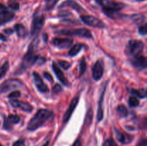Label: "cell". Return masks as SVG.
I'll return each mask as SVG.
<instances>
[{"label":"cell","mask_w":147,"mask_h":146,"mask_svg":"<svg viewBox=\"0 0 147 146\" xmlns=\"http://www.w3.org/2000/svg\"><path fill=\"white\" fill-rule=\"evenodd\" d=\"M0 40H2V41L4 42L7 41V37H6L4 34H1V33H0Z\"/></svg>","instance_id":"b9f144b4"},{"label":"cell","mask_w":147,"mask_h":146,"mask_svg":"<svg viewBox=\"0 0 147 146\" xmlns=\"http://www.w3.org/2000/svg\"><path fill=\"white\" fill-rule=\"evenodd\" d=\"M139 32L142 35H146L147 33V24H144L139 28Z\"/></svg>","instance_id":"1f68e13d"},{"label":"cell","mask_w":147,"mask_h":146,"mask_svg":"<svg viewBox=\"0 0 147 146\" xmlns=\"http://www.w3.org/2000/svg\"><path fill=\"white\" fill-rule=\"evenodd\" d=\"M96 1L102 7L104 14L111 19L119 18V11L125 7L123 3H118L111 0H96Z\"/></svg>","instance_id":"6da1fadb"},{"label":"cell","mask_w":147,"mask_h":146,"mask_svg":"<svg viewBox=\"0 0 147 146\" xmlns=\"http://www.w3.org/2000/svg\"><path fill=\"white\" fill-rule=\"evenodd\" d=\"M4 32L7 34H11L13 33V31L12 29H7L4 30Z\"/></svg>","instance_id":"ab89813d"},{"label":"cell","mask_w":147,"mask_h":146,"mask_svg":"<svg viewBox=\"0 0 147 146\" xmlns=\"http://www.w3.org/2000/svg\"><path fill=\"white\" fill-rule=\"evenodd\" d=\"M58 64L62 68H63L64 70H67V69L70 68V63L68 62L67 61H65V60H59Z\"/></svg>","instance_id":"f546056e"},{"label":"cell","mask_w":147,"mask_h":146,"mask_svg":"<svg viewBox=\"0 0 147 146\" xmlns=\"http://www.w3.org/2000/svg\"><path fill=\"white\" fill-rule=\"evenodd\" d=\"M20 95H21V92H20V91H14L9 94L8 97L9 98H11V99L17 98V97H20Z\"/></svg>","instance_id":"d6a6232c"},{"label":"cell","mask_w":147,"mask_h":146,"mask_svg":"<svg viewBox=\"0 0 147 146\" xmlns=\"http://www.w3.org/2000/svg\"><path fill=\"white\" fill-rule=\"evenodd\" d=\"M136 1H145V0H136Z\"/></svg>","instance_id":"f6af8a7d"},{"label":"cell","mask_w":147,"mask_h":146,"mask_svg":"<svg viewBox=\"0 0 147 146\" xmlns=\"http://www.w3.org/2000/svg\"><path fill=\"white\" fill-rule=\"evenodd\" d=\"M106 91V87L103 89L101 94H100V100H99L98 102V114H97V118L98 121L102 120L103 117V98H104V93Z\"/></svg>","instance_id":"d6986e66"},{"label":"cell","mask_w":147,"mask_h":146,"mask_svg":"<svg viewBox=\"0 0 147 146\" xmlns=\"http://www.w3.org/2000/svg\"><path fill=\"white\" fill-rule=\"evenodd\" d=\"M22 85L21 81L17 79H9L4 81L2 84L0 85V93L6 92L9 90H13V89L18 88Z\"/></svg>","instance_id":"52a82bcc"},{"label":"cell","mask_w":147,"mask_h":146,"mask_svg":"<svg viewBox=\"0 0 147 146\" xmlns=\"http://www.w3.org/2000/svg\"><path fill=\"white\" fill-rule=\"evenodd\" d=\"M82 21L87 25L90 27H96V28H104L106 27V24L96 17L93 16H81L80 17Z\"/></svg>","instance_id":"ba28073f"},{"label":"cell","mask_w":147,"mask_h":146,"mask_svg":"<svg viewBox=\"0 0 147 146\" xmlns=\"http://www.w3.org/2000/svg\"><path fill=\"white\" fill-rule=\"evenodd\" d=\"M14 17V14L12 11H7V10H2L0 11V25L6 24L11 21Z\"/></svg>","instance_id":"ac0fdd59"},{"label":"cell","mask_w":147,"mask_h":146,"mask_svg":"<svg viewBox=\"0 0 147 146\" xmlns=\"http://www.w3.org/2000/svg\"><path fill=\"white\" fill-rule=\"evenodd\" d=\"M116 111H117L118 115H119V116L122 117H125L129 115V111H128V109L125 107L123 104H120L117 107L116 109Z\"/></svg>","instance_id":"7402d4cb"},{"label":"cell","mask_w":147,"mask_h":146,"mask_svg":"<svg viewBox=\"0 0 147 146\" xmlns=\"http://www.w3.org/2000/svg\"><path fill=\"white\" fill-rule=\"evenodd\" d=\"M45 1L46 2H47V1H50V0H45Z\"/></svg>","instance_id":"bcb514c9"},{"label":"cell","mask_w":147,"mask_h":146,"mask_svg":"<svg viewBox=\"0 0 147 146\" xmlns=\"http://www.w3.org/2000/svg\"><path fill=\"white\" fill-rule=\"evenodd\" d=\"M131 19L136 23H141L145 19V17L143 14H134L131 17Z\"/></svg>","instance_id":"d4e9b609"},{"label":"cell","mask_w":147,"mask_h":146,"mask_svg":"<svg viewBox=\"0 0 147 146\" xmlns=\"http://www.w3.org/2000/svg\"><path fill=\"white\" fill-rule=\"evenodd\" d=\"M10 104L13 107H16V108H20L23 110V111L27 112V113H30L32 111L33 107L30 103L20 101V100H11L9 101Z\"/></svg>","instance_id":"30bf717a"},{"label":"cell","mask_w":147,"mask_h":146,"mask_svg":"<svg viewBox=\"0 0 147 146\" xmlns=\"http://www.w3.org/2000/svg\"><path fill=\"white\" fill-rule=\"evenodd\" d=\"M48 145H49V141H48V140H47V141L46 142V143H45V144L43 145L42 146H48Z\"/></svg>","instance_id":"ee69618b"},{"label":"cell","mask_w":147,"mask_h":146,"mask_svg":"<svg viewBox=\"0 0 147 146\" xmlns=\"http://www.w3.org/2000/svg\"><path fill=\"white\" fill-rule=\"evenodd\" d=\"M73 40L67 38H54L53 43L59 49H67L73 44Z\"/></svg>","instance_id":"8fae6325"},{"label":"cell","mask_w":147,"mask_h":146,"mask_svg":"<svg viewBox=\"0 0 147 146\" xmlns=\"http://www.w3.org/2000/svg\"><path fill=\"white\" fill-rule=\"evenodd\" d=\"M82 47H83V44H76L73 46L71 48V50L69 51V56H71V57H74L76 56L79 52L81 50Z\"/></svg>","instance_id":"603a6c76"},{"label":"cell","mask_w":147,"mask_h":146,"mask_svg":"<svg viewBox=\"0 0 147 146\" xmlns=\"http://www.w3.org/2000/svg\"><path fill=\"white\" fill-rule=\"evenodd\" d=\"M37 42H39V40H37V38H35L30 44L28 48V51L23 57L21 67H20L22 70H25L26 69L30 68L37 62L38 58H37V56L36 55L35 47L37 44Z\"/></svg>","instance_id":"3957f363"},{"label":"cell","mask_w":147,"mask_h":146,"mask_svg":"<svg viewBox=\"0 0 147 146\" xmlns=\"http://www.w3.org/2000/svg\"><path fill=\"white\" fill-rule=\"evenodd\" d=\"M14 30H15L16 33H17V36L19 37H25L27 35V30H26L25 27L21 24H17L14 25Z\"/></svg>","instance_id":"ffe728a7"},{"label":"cell","mask_w":147,"mask_h":146,"mask_svg":"<svg viewBox=\"0 0 147 146\" xmlns=\"http://www.w3.org/2000/svg\"><path fill=\"white\" fill-rule=\"evenodd\" d=\"M9 7L10 9H11L12 10H19L20 9V4H19L18 1H17L16 0H9L8 3Z\"/></svg>","instance_id":"4316f807"},{"label":"cell","mask_w":147,"mask_h":146,"mask_svg":"<svg viewBox=\"0 0 147 146\" xmlns=\"http://www.w3.org/2000/svg\"><path fill=\"white\" fill-rule=\"evenodd\" d=\"M4 128L6 129V130H11V124H10V123L8 121L7 117H4Z\"/></svg>","instance_id":"e575fe53"},{"label":"cell","mask_w":147,"mask_h":146,"mask_svg":"<svg viewBox=\"0 0 147 146\" xmlns=\"http://www.w3.org/2000/svg\"><path fill=\"white\" fill-rule=\"evenodd\" d=\"M56 34H63L67 36H78L81 37L91 38L90 31L87 29H61L56 31Z\"/></svg>","instance_id":"8992f818"},{"label":"cell","mask_w":147,"mask_h":146,"mask_svg":"<svg viewBox=\"0 0 147 146\" xmlns=\"http://www.w3.org/2000/svg\"><path fill=\"white\" fill-rule=\"evenodd\" d=\"M131 63L134 67L139 70H144L147 66L146 58L142 55H139L134 58H132Z\"/></svg>","instance_id":"4fadbf2b"},{"label":"cell","mask_w":147,"mask_h":146,"mask_svg":"<svg viewBox=\"0 0 147 146\" xmlns=\"http://www.w3.org/2000/svg\"><path fill=\"white\" fill-rule=\"evenodd\" d=\"M79 67H80V68H79V77H81L84 74L86 70V62L84 57H83L80 60Z\"/></svg>","instance_id":"cb8c5ba5"},{"label":"cell","mask_w":147,"mask_h":146,"mask_svg":"<svg viewBox=\"0 0 147 146\" xmlns=\"http://www.w3.org/2000/svg\"><path fill=\"white\" fill-rule=\"evenodd\" d=\"M136 146H147V140L146 138H142L138 142Z\"/></svg>","instance_id":"8d00e7d4"},{"label":"cell","mask_w":147,"mask_h":146,"mask_svg":"<svg viewBox=\"0 0 147 146\" xmlns=\"http://www.w3.org/2000/svg\"><path fill=\"white\" fill-rule=\"evenodd\" d=\"M129 104L130 107H137L138 105L139 104V101L136 97H131L129 100Z\"/></svg>","instance_id":"83f0119b"},{"label":"cell","mask_w":147,"mask_h":146,"mask_svg":"<svg viewBox=\"0 0 147 146\" xmlns=\"http://www.w3.org/2000/svg\"><path fill=\"white\" fill-rule=\"evenodd\" d=\"M78 103V97H75V98H73L72 100L70 106H69V108L67 109V110L65 112V113L64 115V117H63V123H65L68 121L69 119L71 117L72 114H73V111L76 109Z\"/></svg>","instance_id":"9a60e30c"},{"label":"cell","mask_w":147,"mask_h":146,"mask_svg":"<svg viewBox=\"0 0 147 146\" xmlns=\"http://www.w3.org/2000/svg\"><path fill=\"white\" fill-rule=\"evenodd\" d=\"M104 66L102 60H98L93 67V77L95 80L98 81L101 79L103 74Z\"/></svg>","instance_id":"9c48e42d"},{"label":"cell","mask_w":147,"mask_h":146,"mask_svg":"<svg viewBox=\"0 0 147 146\" xmlns=\"http://www.w3.org/2000/svg\"><path fill=\"white\" fill-rule=\"evenodd\" d=\"M0 146H2V145H1V144H0Z\"/></svg>","instance_id":"7dc6e473"},{"label":"cell","mask_w":147,"mask_h":146,"mask_svg":"<svg viewBox=\"0 0 147 146\" xmlns=\"http://www.w3.org/2000/svg\"><path fill=\"white\" fill-rule=\"evenodd\" d=\"M144 43L139 40H131L128 43L126 51L129 55H130L132 58L138 57L141 55L144 50Z\"/></svg>","instance_id":"277c9868"},{"label":"cell","mask_w":147,"mask_h":146,"mask_svg":"<svg viewBox=\"0 0 147 146\" xmlns=\"http://www.w3.org/2000/svg\"><path fill=\"white\" fill-rule=\"evenodd\" d=\"M43 76H44L45 78L47 79L48 81L51 82H53V77H52V75L50 74V73L44 72V73H43Z\"/></svg>","instance_id":"74e56055"},{"label":"cell","mask_w":147,"mask_h":146,"mask_svg":"<svg viewBox=\"0 0 147 146\" xmlns=\"http://www.w3.org/2000/svg\"><path fill=\"white\" fill-rule=\"evenodd\" d=\"M59 14H60V16H62V17H66V16L71 15V14H70V12H68V11H60V12H59Z\"/></svg>","instance_id":"f35d334b"},{"label":"cell","mask_w":147,"mask_h":146,"mask_svg":"<svg viewBox=\"0 0 147 146\" xmlns=\"http://www.w3.org/2000/svg\"><path fill=\"white\" fill-rule=\"evenodd\" d=\"M59 7H60V8H63V7H70V8L73 9L78 11V12L85 11V10L83 9V7H82L80 4H78L76 1H73V0H67V1H63Z\"/></svg>","instance_id":"2e32d148"},{"label":"cell","mask_w":147,"mask_h":146,"mask_svg":"<svg viewBox=\"0 0 147 146\" xmlns=\"http://www.w3.org/2000/svg\"><path fill=\"white\" fill-rule=\"evenodd\" d=\"M0 9L1 10H5L6 9L5 6H4V4H1V3H0Z\"/></svg>","instance_id":"7bdbcfd3"},{"label":"cell","mask_w":147,"mask_h":146,"mask_svg":"<svg viewBox=\"0 0 147 146\" xmlns=\"http://www.w3.org/2000/svg\"><path fill=\"white\" fill-rule=\"evenodd\" d=\"M45 24V16L40 12H37L34 14L31 26L32 35H37L42 29Z\"/></svg>","instance_id":"5b68a950"},{"label":"cell","mask_w":147,"mask_h":146,"mask_svg":"<svg viewBox=\"0 0 147 146\" xmlns=\"http://www.w3.org/2000/svg\"><path fill=\"white\" fill-rule=\"evenodd\" d=\"M131 94L133 95L139 97L140 98H145L146 97V89H142V90H135V89H131L129 90Z\"/></svg>","instance_id":"44dd1931"},{"label":"cell","mask_w":147,"mask_h":146,"mask_svg":"<svg viewBox=\"0 0 147 146\" xmlns=\"http://www.w3.org/2000/svg\"><path fill=\"white\" fill-rule=\"evenodd\" d=\"M33 77H34L36 87L38 89L39 91L41 92H48V87L45 84L44 82L42 81V79L39 75L38 73L34 72H33Z\"/></svg>","instance_id":"5bb4252c"},{"label":"cell","mask_w":147,"mask_h":146,"mask_svg":"<svg viewBox=\"0 0 147 146\" xmlns=\"http://www.w3.org/2000/svg\"><path fill=\"white\" fill-rule=\"evenodd\" d=\"M61 90H62L61 86H60V84H55V85L54 87H53V92L54 93V94H57V93L60 92L61 91Z\"/></svg>","instance_id":"d590c367"},{"label":"cell","mask_w":147,"mask_h":146,"mask_svg":"<svg viewBox=\"0 0 147 146\" xmlns=\"http://www.w3.org/2000/svg\"><path fill=\"white\" fill-rule=\"evenodd\" d=\"M114 130L116 139L118 140V141L120 142L122 144H129V143H130L133 140L134 137L132 135H131L127 134L126 133H123V132H121L120 130H117L116 128Z\"/></svg>","instance_id":"7c38bea8"},{"label":"cell","mask_w":147,"mask_h":146,"mask_svg":"<svg viewBox=\"0 0 147 146\" xmlns=\"http://www.w3.org/2000/svg\"><path fill=\"white\" fill-rule=\"evenodd\" d=\"M9 69V63L8 62H6L1 67H0V78L4 77L5 75L6 72H7Z\"/></svg>","instance_id":"f1b7e54d"},{"label":"cell","mask_w":147,"mask_h":146,"mask_svg":"<svg viewBox=\"0 0 147 146\" xmlns=\"http://www.w3.org/2000/svg\"><path fill=\"white\" fill-rule=\"evenodd\" d=\"M53 71H54L56 77H57V79L61 82V83H63V84L65 86L70 85L68 81H67V79L65 78L63 72L61 71V70L57 67V65L55 64V62L53 63Z\"/></svg>","instance_id":"e0dca14e"},{"label":"cell","mask_w":147,"mask_h":146,"mask_svg":"<svg viewBox=\"0 0 147 146\" xmlns=\"http://www.w3.org/2000/svg\"><path fill=\"white\" fill-rule=\"evenodd\" d=\"M7 120L9 122L10 124H17L20 122V118L18 115H10L7 117Z\"/></svg>","instance_id":"484cf974"},{"label":"cell","mask_w":147,"mask_h":146,"mask_svg":"<svg viewBox=\"0 0 147 146\" xmlns=\"http://www.w3.org/2000/svg\"><path fill=\"white\" fill-rule=\"evenodd\" d=\"M73 146H81V143L79 140H77L76 142L74 143V144L73 145Z\"/></svg>","instance_id":"60d3db41"},{"label":"cell","mask_w":147,"mask_h":146,"mask_svg":"<svg viewBox=\"0 0 147 146\" xmlns=\"http://www.w3.org/2000/svg\"><path fill=\"white\" fill-rule=\"evenodd\" d=\"M25 145V141L24 139H20L13 143L12 146H24Z\"/></svg>","instance_id":"836d02e7"},{"label":"cell","mask_w":147,"mask_h":146,"mask_svg":"<svg viewBox=\"0 0 147 146\" xmlns=\"http://www.w3.org/2000/svg\"><path fill=\"white\" fill-rule=\"evenodd\" d=\"M102 146H118L117 144L116 143V142L111 138H109L108 140H106V141L103 143V145Z\"/></svg>","instance_id":"4dcf8cb0"},{"label":"cell","mask_w":147,"mask_h":146,"mask_svg":"<svg viewBox=\"0 0 147 146\" xmlns=\"http://www.w3.org/2000/svg\"><path fill=\"white\" fill-rule=\"evenodd\" d=\"M52 115V112L45 109H40L37 112L34 117L30 120L27 125V129L33 131L42 125Z\"/></svg>","instance_id":"7a4b0ae2"}]
</instances>
